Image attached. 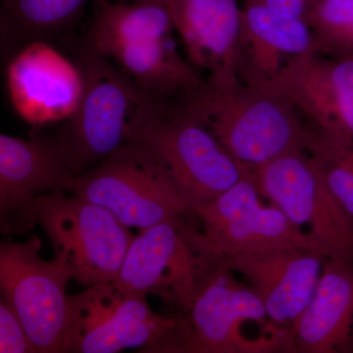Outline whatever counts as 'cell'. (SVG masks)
Segmentation results:
<instances>
[{
    "mask_svg": "<svg viewBox=\"0 0 353 353\" xmlns=\"http://www.w3.org/2000/svg\"><path fill=\"white\" fill-rule=\"evenodd\" d=\"M179 103L248 170L307 152L317 132L290 99L267 85L217 88L206 83Z\"/></svg>",
    "mask_w": 353,
    "mask_h": 353,
    "instance_id": "6da1fadb",
    "label": "cell"
},
{
    "mask_svg": "<svg viewBox=\"0 0 353 353\" xmlns=\"http://www.w3.org/2000/svg\"><path fill=\"white\" fill-rule=\"evenodd\" d=\"M85 88L80 105L61 134L78 176L134 141L164 103L139 87L108 58L87 43L77 48Z\"/></svg>",
    "mask_w": 353,
    "mask_h": 353,
    "instance_id": "7a4b0ae2",
    "label": "cell"
},
{
    "mask_svg": "<svg viewBox=\"0 0 353 353\" xmlns=\"http://www.w3.org/2000/svg\"><path fill=\"white\" fill-rule=\"evenodd\" d=\"M197 223L192 211L141 230L115 282L134 294L159 297L181 317L220 264Z\"/></svg>",
    "mask_w": 353,
    "mask_h": 353,
    "instance_id": "3957f363",
    "label": "cell"
},
{
    "mask_svg": "<svg viewBox=\"0 0 353 353\" xmlns=\"http://www.w3.org/2000/svg\"><path fill=\"white\" fill-rule=\"evenodd\" d=\"M181 321L158 314L148 296L116 282L69 294L64 353L179 352Z\"/></svg>",
    "mask_w": 353,
    "mask_h": 353,
    "instance_id": "277c9868",
    "label": "cell"
},
{
    "mask_svg": "<svg viewBox=\"0 0 353 353\" xmlns=\"http://www.w3.org/2000/svg\"><path fill=\"white\" fill-rule=\"evenodd\" d=\"M67 192L108 209L125 226L139 230L192 212L170 174L139 141H128L76 176Z\"/></svg>",
    "mask_w": 353,
    "mask_h": 353,
    "instance_id": "5b68a950",
    "label": "cell"
},
{
    "mask_svg": "<svg viewBox=\"0 0 353 353\" xmlns=\"http://www.w3.org/2000/svg\"><path fill=\"white\" fill-rule=\"evenodd\" d=\"M134 141L161 162L192 211L250 174L179 102L165 101Z\"/></svg>",
    "mask_w": 353,
    "mask_h": 353,
    "instance_id": "8992f818",
    "label": "cell"
},
{
    "mask_svg": "<svg viewBox=\"0 0 353 353\" xmlns=\"http://www.w3.org/2000/svg\"><path fill=\"white\" fill-rule=\"evenodd\" d=\"M34 219L72 280L88 288L119 277L134 236L108 209L57 192L37 199Z\"/></svg>",
    "mask_w": 353,
    "mask_h": 353,
    "instance_id": "52a82bcc",
    "label": "cell"
},
{
    "mask_svg": "<svg viewBox=\"0 0 353 353\" xmlns=\"http://www.w3.org/2000/svg\"><path fill=\"white\" fill-rule=\"evenodd\" d=\"M250 171L262 197L297 227L307 228L327 259L353 263V217L334 196L307 152L288 153Z\"/></svg>",
    "mask_w": 353,
    "mask_h": 353,
    "instance_id": "ba28073f",
    "label": "cell"
},
{
    "mask_svg": "<svg viewBox=\"0 0 353 353\" xmlns=\"http://www.w3.org/2000/svg\"><path fill=\"white\" fill-rule=\"evenodd\" d=\"M41 240L0 243L1 297L17 314L32 352H63L71 274L59 260L41 256Z\"/></svg>",
    "mask_w": 353,
    "mask_h": 353,
    "instance_id": "9c48e42d",
    "label": "cell"
},
{
    "mask_svg": "<svg viewBox=\"0 0 353 353\" xmlns=\"http://www.w3.org/2000/svg\"><path fill=\"white\" fill-rule=\"evenodd\" d=\"M261 197L250 174L215 201L194 209L204 236L220 259L296 248L320 252L307 232L277 206L264 205Z\"/></svg>",
    "mask_w": 353,
    "mask_h": 353,
    "instance_id": "30bf717a",
    "label": "cell"
},
{
    "mask_svg": "<svg viewBox=\"0 0 353 353\" xmlns=\"http://www.w3.org/2000/svg\"><path fill=\"white\" fill-rule=\"evenodd\" d=\"M78 176L61 134L30 139L0 134V226L3 234L34 229L39 196L68 192Z\"/></svg>",
    "mask_w": 353,
    "mask_h": 353,
    "instance_id": "8fae6325",
    "label": "cell"
},
{
    "mask_svg": "<svg viewBox=\"0 0 353 353\" xmlns=\"http://www.w3.org/2000/svg\"><path fill=\"white\" fill-rule=\"evenodd\" d=\"M178 319L180 352H267L261 343L245 336V328L248 323L276 325L254 290L241 285L221 264L209 274Z\"/></svg>",
    "mask_w": 353,
    "mask_h": 353,
    "instance_id": "7c38bea8",
    "label": "cell"
},
{
    "mask_svg": "<svg viewBox=\"0 0 353 353\" xmlns=\"http://www.w3.org/2000/svg\"><path fill=\"white\" fill-rule=\"evenodd\" d=\"M6 85L14 110L34 127L71 119L85 88L82 70L44 39L25 43L11 58Z\"/></svg>",
    "mask_w": 353,
    "mask_h": 353,
    "instance_id": "4fadbf2b",
    "label": "cell"
},
{
    "mask_svg": "<svg viewBox=\"0 0 353 353\" xmlns=\"http://www.w3.org/2000/svg\"><path fill=\"white\" fill-rule=\"evenodd\" d=\"M269 87L290 99L317 131L353 141V54L307 53L290 62Z\"/></svg>",
    "mask_w": 353,
    "mask_h": 353,
    "instance_id": "5bb4252c",
    "label": "cell"
},
{
    "mask_svg": "<svg viewBox=\"0 0 353 353\" xmlns=\"http://www.w3.org/2000/svg\"><path fill=\"white\" fill-rule=\"evenodd\" d=\"M188 61L209 85L234 87L238 79L243 6L238 0H167Z\"/></svg>",
    "mask_w": 353,
    "mask_h": 353,
    "instance_id": "9a60e30c",
    "label": "cell"
},
{
    "mask_svg": "<svg viewBox=\"0 0 353 353\" xmlns=\"http://www.w3.org/2000/svg\"><path fill=\"white\" fill-rule=\"evenodd\" d=\"M326 259L314 248H296L224 257L220 264L246 279L274 324L292 328L314 294Z\"/></svg>",
    "mask_w": 353,
    "mask_h": 353,
    "instance_id": "2e32d148",
    "label": "cell"
},
{
    "mask_svg": "<svg viewBox=\"0 0 353 353\" xmlns=\"http://www.w3.org/2000/svg\"><path fill=\"white\" fill-rule=\"evenodd\" d=\"M315 51L304 19L285 17L259 0H243L238 79L252 85H271L296 58Z\"/></svg>",
    "mask_w": 353,
    "mask_h": 353,
    "instance_id": "e0dca14e",
    "label": "cell"
},
{
    "mask_svg": "<svg viewBox=\"0 0 353 353\" xmlns=\"http://www.w3.org/2000/svg\"><path fill=\"white\" fill-rule=\"evenodd\" d=\"M294 352H347L353 341V263L326 259L307 307L292 327Z\"/></svg>",
    "mask_w": 353,
    "mask_h": 353,
    "instance_id": "ac0fdd59",
    "label": "cell"
},
{
    "mask_svg": "<svg viewBox=\"0 0 353 353\" xmlns=\"http://www.w3.org/2000/svg\"><path fill=\"white\" fill-rule=\"evenodd\" d=\"M108 59L139 87L167 101L180 102L208 83L179 52L173 34L128 44Z\"/></svg>",
    "mask_w": 353,
    "mask_h": 353,
    "instance_id": "d6986e66",
    "label": "cell"
},
{
    "mask_svg": "<svg viewBox=\"0 0 353 353\" xmlns=\"http://www.w3.org/2000/svg\"><path fill=\"white\" fill-rule=\"evenodd\" d=\"M94 10L85 43L109 58L116 50L158 37L173 34L175 25L163 4L94 0Z\"/></svg>",
    "mask_w": 353,
    "mask_h": 353,
    "instance_id": "ffe728a7",
    "label": "cell"
},
{
    "mask_svg": "<svg viewBox=\"0 0 353 353\" xmlns=\"http://www.w3.org/2000/svg\"><path fill=\"white\" fill-rule=\"evenodd\" d=\"M90 0H1L2 31L25 43L64 31ZM24 43V44H25Z\"/></svg>",
    "mask_w": 353,
    "mask_h": 353,
    "instance_id": "44dd1931",
    "label": "cell"
},
{
    "mask_svg": "<svg viewBox=\"0 0 353 353\" xmlns=\"http://www.w3.org/2000/svg\"><path fill=\"white\" fill-rule=\"evenodd\" d=\"M303 19L312 32L315 52L353 54V0H313Z\"/></svg>",
    "mask_w": 353,
    "mask_h": 353,
    "instance_id": "7402d4cb",
    "label": "cell"
},
{
    "mask_svg": "<svg viewBox=\"0 0 353 353\" xmlns=\"http://www.w3.org/2000/svg\"><path fill=\"white\" fill-rule=\"evenodd\" d=\"M307 152L334 196L353 217V141H340L317 131Z\"/></svg>",
    "mask_w": 353,
    "mask_h": 353,
    "instance_id": "603a6c76",
    "label": "cell"
},
{
    "mask_svg": "<svg viewBox=\"0 0 353 353\" xmlns=\"http://www.w3.org/2000/svg\"><path fill=\"white\" fill-rule=\"evenodd\" d=\"M0 352H32L24 326L3 299L0 303Z\"/></svg>",
    "mask_w": 353,
    "mask_h": 353,
    "instance_id": "cb8c5ba5",
    "label": "cell"
},
{
    "mask_svg": "<svg viewBox=\"0 0 353 353\" xmlns=\"http://www.w3.org/2000/svg\"><path fill=\"white\" fill-rule=\"evenodd\" d=\"M259 1L279 15L303 19L313 0H259Z\"/></svg>",
    "mask_w": 353,
    "mask_h": 353,
    "instance_id": "d4e9b609",
    "label": "cell"
},
{
    "mask_svg": "<svg viewBox=\"0 0 353 353\" xmlns=\"http://www.w3.org/2000/svg\"><path fill=\"white\" fill-rule=\"evenodd\" d=\"M120 1H126V2H150V3L163 4V6H166V1H167V0H120Z\"/></svg>",
    "mask_w": 353,
    "mask_h": 353,
    "instance_id": "484cf974",
    "label": "cell"
}]
</instances>
